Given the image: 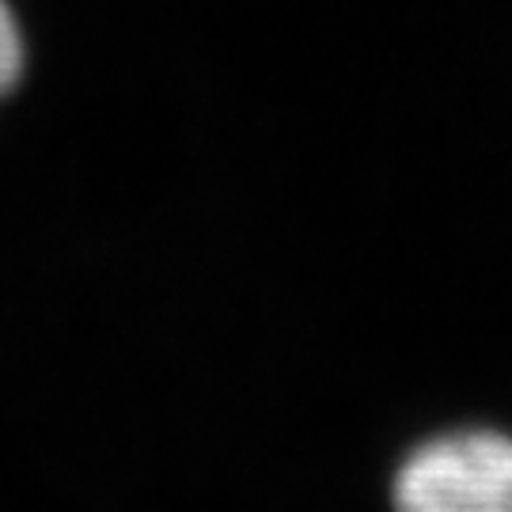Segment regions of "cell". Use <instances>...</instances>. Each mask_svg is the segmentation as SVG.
Segmentation results:
<instances>
[{"label": "cell", "instance_id": "obj_2", "mask_svg": "<svg viewBox=\"0 0 512 512\" xmlns=\"http://www.w3.org/2000/svg\"><path fill=\"white\" fill-rule=\"evenodd\" d=\"M19 76H23V31L8 0H0V95L12 92Z\"/></svg>", "mask_w": 512, "mask_h": 512}, {"label": "cell", "instance_id": "obj_1", "mask_svg": "<svg viewBox=\"0 0 512 512\" xmlns=\"http://www.w3.org/2000/svg\"><path fill=\"white\" fill-rule=\"evenodd\" d=\"M395 512H512V437L456 429L418 444L403 459Z\"/></svg>", "mask_w": 512, "mask_h": 512}]
</instances>
